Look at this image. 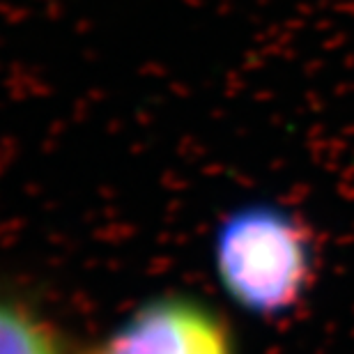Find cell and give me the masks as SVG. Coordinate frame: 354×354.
I'll list each match as a JSON object with an SVG mask.
<instances>
[{"mask_svg": "<svg viewBox=\"0 0 354 354\" xmlns=\"http://www.w3.org/2000/svg\"><path fill=\"white\" fill-rule=\"evenodd\" d=\"M0 354H81L62 329L24 295L0 290Z\"/></svg>", "mask_w": 354, "mask_h": 354, "instance_id": "obj_3", "label": "cell"}, {"mask_svg": "<svg viewBox=\"0 0 354 354\" xmlns=\"http://www.w3.org/2000/svg\"><path fill=\"white\" fill-rule=\"evenodd\" d=\"M81 354H239L232 324L194 295L168 292L138 304Z\"/></svg>", "mask_w": 354, "mask_h": 354, "instance_id": "obj_2", "label": "cell"}, {"mask_svg": "<svg viewBox=\"0 0 354 354\" xmlns=\"http://www.w3.org/2000/svg\"><path fill=\"white\" fill-rule=\"evenodd\" d=\"M212 260L225 297L256 317L295 310L317 269L313 232L295 212L272 203L225 214L212 239Z\"/></svg>", "mask_w": 354, "mask_h": 354, "instance_id": "obj_1", "label": "cell"}]
</instances>
